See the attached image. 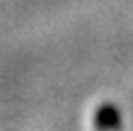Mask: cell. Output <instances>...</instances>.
Wrapping results in <instances>:
<instances>
[{
	"label": "cell",
	"instance_id": "obj_1",
	"mask_svg": "<svg viewBox=\"0 0 133 131\" xmlns=\"http://www.w3.org/2000/svg\"><path fill=\"white\" fill-rule=\"evenodd\" d=\"M93 123L97 131H121L123 119L121 111L115 103H103L97 107V111L93 115Z\"/></svg>",
	"mask_w": 133,
	"mask_h": 131
}]
</instances>
